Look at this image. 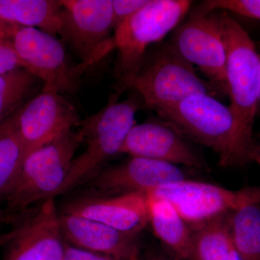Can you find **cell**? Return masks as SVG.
Returning a JSON list of instances; mask_svg holds the SVG:
<instances>
[{"label":"cell","instance_id":"cell-11","mask_svg":"<svg viewBox=\"0 0 260 260\" xmlns=\"http://www.w3.org/2000/svg\"><path fill=\"white\" fill-rule=\"evenodd\" d=\"M245 188L233 191L208 183L186 180L149 191L148 198L167 200L191 229L225 216L236 209Z\"/></svg>","mask_w":260,"mask_h":260},{"label":"cell","instance_id":"cell-12","mask_svg":"<svg viewBox=\"0 0 260 260\" xmlns=\"http://www.w3.org/2000/svg\"><path fill=\"white\" fill-rule=\"evenodd\" d=\"M14 114L25 158L80 123L74 106L49 90H42Z\"/></svg>","mask_w":260,"mask_h":260},{"label":"cell","instance_id":"cell-32","mask_svg":"<svg viewBox=\"0 0 260 260\" xmlns=\"http://www.w3.org/2000/svg\"><path fill=\"white\" fill-rule=\"evenodd\" d=\"M156 260H171V259H158Z\"/></svg>","mask_w":260,"mask_h":260},{"label":"cell","instance_id":"cell-4","mask_svg":"<svg viewBox=\"0 0 260 260\" xmlns=\"http://www.w3.org/2000/svg\"><path fill=\"white\" fill-rule=\"evenodd\" d=\"M83 141L81 129L73 128L27 155L5 198L7 210L20 213L30 205L54 198Z\"/></svg>","mask_w":260,"mask_h":260},{"label":"cell","instance_id":"cell-8","mask_svg":"<svg viewBox=\"0 0 260 260\" xmlns=\"http://www.w3.org/2000/svg\"><path fill=\"white\" fill-rule=\"evenodd\" d=\"M171 42L222 95H228L227 49L221 13L200 8L175 29Z\"/></svg>","mask_w":260,"mask_h":260},{"label":"cell","instance_id":"cell-3","mask_svg":"<svg viewBox=\"0 0 260 260\" xmlns=\"http://www.w3.org/2000/svg\"><path fill=\"white\" fill-rule=\"evenodd\" d=\"M122 93L116 90L102 110L80 123L86 148L75 157L56 196L91 180L107 160L120 152L128 133L136 124L135 115L140 108L135 99L119 102Z\"/></svg>","mask_w":260,"mask_h":260},{"label":"cell","instance_id":"cell-28","mask_svg":"<svg viewBox=\"0 0 260 260\" xmlns=\"http://www.w3.org/2000/svg\"><path fill=\"white\" fill-rule=\"evenodd\" d=\"M250 161L256 162L260 167V144L258 143H255L251 150Z\"/></svg>","mask_w":260,"mask_h":260},{"label":"cell","instance_id":"cell-24","mask_svg":"<svg viewBox=\"0 0 260 260\" xmlns=\"http://www.w3.org/2000/svg\"><path fill=\"white\" fill-rule=\"evenodd\" d=\"M19 68L25 69V65L15 50L8 24L0 21V75Z\"/></svg>","mask_w":260,"mask_h":260},{"label":"cell","instance_id":"cell-22","mask_svg":"<svg viewBox=\"0 0 260 260\" xmlns=\"http://www.w3.org/2000/svg\"><path fill=\"white\" fill-rule=\"evenodd\" d=\"M36 80L23 68L0 75V122L21 104L34 88Z\"/></svg>","mask_w":260,"mask_h":260},{"label":"cell","instance_id":"cell-10","mask_svg":"<svg viewBox=\"0 0 260 260\" xmlns=\"http://www.w3.org/2000/svg\"><path fill=\"white\" fill-rule=\"evenodd\" d=\"M59 35L81 59L84 70L115 49L111 37L112 0H61Z\"/></svg>","mask_w":260,"mask_h":260},{"label":"cell","instance_id":"cell-30","mask_svg":"<svg viewBox=\"0 0 260 260\" xmlns=\"http://www.w3.org/2000/svg\"><path fill=\"white\" fill-rule=\"evenodd\" d=\"M129 260H139V259H138V251H136V252L133 254V256L130 258Z\"/></svg>","mask_w":260,"mask_h":260},{"label":"cell","instance_id":"cell-16","mask_svg":"<svg viewBox=\"0 0 260 260\" xmlns=\"http://www.w3.org/2000/svg\"><path fill=\"white\" fill-rule=\"evenodd\" d=\"M59 221L65 242L80 249L127 260L138 251L137 236L100 222L64 212Z\"/></svg>","mask_w":260,"mask_h":260},{"label":"cell","instance_id":"cell-1","mask_svg":"<svg viewBox=\"0 0 260 260\" xmlns=\"http://www.w3.org/2000/svg\"><path fill=\"white\" fill-rule=\"evenodd\" d=\"M155 112L186 139L211 149L220 167H240L249 162L241 148L232 110L217 98L194 94Z\"/></svg>","mask_w":260,"mask_h":260},{"label":"cell","instance_id":"cell-15","mask_svg":"<svg viewBox=\"0 0 260 260\" xmlns=\"http://www.w3.org/2000/svg\"><path fill=\"white\" fill-rule=\"evenodd\" d=\"M62 212L91 219L135 236L149 223L148 199L141 193L82 198L70 202Z\"/></svg>","mask_w":260,"mask_h":260},{"label":"cell","instance_id":"cell-7","mask_svg":"<svg viewBox=\"0 0 260 260\" xmlns=\"http://www.w3.org/2000/svg\"><path fill=\"white\" fill-rule=\"evenodd\" d=\"M8 24L13 45L25 69L42 80L43 90L61 95L78 90L80 75L85 70L80 64H72L59 39L32 27Z\"/></svg>","mask_w":260,"mask_h":260},{"label":"cell","instance_id":"cell-29","mask_svg":"<svg viewBox=\"0 0 260 260\" xmlns=\"http://www.w3.org/2000/svg\"><path fill=\"white\" fill-rule=\"evenodd\" d=\"M229 260H241L239 256H238L237 251L234 249V246L232 245L231 246L230 254H229Z\"/></svg>","mask_w":260,"mask_h":260},{"label":"cell","instance_id":"cell-20","mask_svg":"<svg viewBox=\"0 0 260 260\" xmlns=\"http://www.w3.org/2000/svg\"><path fill=\"white\" fill-rule=\"evenodd\" d=\"M24 158L23 146L13 114L0 122V200L6 198Z\"/></svg>","mask_w":260,"mask_h":260},{"label":"cell","instance_id":"cell-2","mask_svg":"<svg viewBox=\"0 0 260 260\" xmlns=\"http://www.w3.org/2000/svg\"><path fill=\"white\" fill-rule=\"evenodd\" d=\"M226 44V78L229 106L243 153L250 161L254 143L253 127L260 95L259 54L250 36L227 12H221Z\"/></svg>","mask_w":260,"mask_h":260},{"label":"cell","instance_id":"cell-26","mask_svg":"<svg viewBox=\"0 0 260 260\" xmlns=\"http://www.w3.org/2000/svg\"><path fill=\"white\" fill-rule=\"evenodd\" d=\"M63 260H127L120 259L107 254L85 250L65 242Z\"/></svg>","mask_w":260,"mask_h":260},{"label":"cell","instance_id":"cell-14","mask_svg":"<svg viewBox=\"0 0 260 260\" xmlns=\"http://www.w3.org/2000/svg\"><path fill=\"white\" fill-rule=\"evenodd\" d=\"M182 169L170 162L141 157L107 169H102L90 181L94 189L102 193L131 194L149 191L186 180Z\"/></svg>","mask_w":260,"mask_h":260},{"label":"cell","instance_id":"cell-9","mask_svg":"<svg viewBox=\"0 0 260 260\" xmlns=\"http://www.w3.org/2000/svg\"><path fill=\"white\" fill-rule=\"evenodd\" d=\"M9 231L0 235L3 260H63L65 241L54 198L15 214Z\"/></svg>","mask_w":260,"mask_h":260},{"label":"cell","instance_id":"cell-31","mask_svg":"<svg viewBox=\"0 0 260 260\" xmlns=\"http://www.w3.org/2000/svg\"><path fill=\"white\" fill-rule=\"evenodd\" d=\"M259 54V73H260V52L258 53ZM260 114V95L259 99V104H258V109H257V114Z\"/></svg>","mask_w":260,"mask_h":260},{"label":"cell","instance_id":"cell-19","mask_svg":"<svg viewBox=\"0 0 260 260\" xmlns=\"http://www.w3.org/2000/svg\"><path fill=\"white\" fill-rule=\"evenodd\" d=\"M0 21L32 27L56 37L61 27L60 1L0 0Z\"/></svg>","mask_w":260,"mask_h":260},{"label":"cell","instance_id":"cell-23","mask_svg":"<svg viewBox=\"0 0 260 260\" xmlns=\"http://www.w3.org/2000/svg\"><path fill=\"white\" fill-rule=\"evenodd\" d=\"M201 7L208 11L220 10L260 20V0H208Z\"/></svg>","mask_w":260,"mask_h":260},{"label":"cell","instance_id":"cell-18","mask_svg":"<svg viewBox=\"0 0 260 260\" xmlns=\"http://www.w3.org/2000/svg\"><path fill=\"white\" fill-rule=\"evenodd\" d=\"M148 198V197H147ZM149 223L154 234L179 260H191L192 233L167 200L148 198Z\"/></svg>","mask_w":260,"mask_h":260},{"label":"cell","instance_id":"cell-27","mask_svg":"<svg viewBox=\"0 0 260 260\" xmlns=\"http://www.w3.org/2000/svg\"><path fill=\"white\" fill-rule=\"evenodd\" d=\"M15 214L10 213L7 210L0 209V225L10 224L13 221Z\"/></svg>","mask_w":260,"mask_h":260},{"label":"cell","instance_id":"cell-25","mask_svg":"<svg viewBox=\"0 0 260 260\" xmlns=\"http://www.w3.org/2000/svg\"><path fill=\"white\" fill-rule=\"evenodd\" d=\"M150 0H112L113 28L115 30Z\"/></svg>","mask_w":260,"mask_h":260},{"label":"cell","instance_id":"cell-17","mask_svg":"<svg viewBox=\"0 0 260 260\" xmlns=\"http://www.w3.org/2000/svg\"><path fill=\"white\" fill-rule=\"evenodd\" d=\"M229 234L241 260H260V186L246 187L229 215Z\"/></svg>","mask_w":260,"mask_h":260},{"label":"cell","instance_id":"cell-21","mask_svg":"<svg viewBox=\"0 0 260 260\" xmlns=\"http://www.w3.org/2000/svg\"><path fill=\"white\" fill-rule=\"evenodd\" d=\"M229 214L191 229V260H229L232 246L229 234Z\"/></svg>","mask_w":260,"mask_h":260},{"label":"cell","instance_id":"cell-5","mask_svg":"<svg viewBox=\"0 0 260 260\" xmlns=\"http://www.w3.org/2000/svg\"><path fill=\"white\" fill-rule=\"evenodd\" d=\"M129 88L141 95L145 107L154 111L194 94L223 96L208 80L197 75L194 66L171 42H160L147 51Z\"/></svg>","mask_w":260,"mask_h":260},{"label":"cell","instance_id":"cell-13","mask_svg":"<svg viewBox=\"0 0 260 260\" xmlns=\"http://www.w3.org/2000/svg\"><path fill=\"white\" fill-rule=\"evenodd\" d=\"M119 153L208 170L204 158L188 139L162 119L135 124Z\"/></svg>","mask_w":260,"mask_h":260},{"label":"cell","instance_id":"cell-6","mask_svg":"<svg viewBox=\"0 0 260 260\" xmlns=\"http://www.w3.org/2000/svg\"><path fill=\"white\" fill-rule=\"evenodd\" d=\"M192 2L189 0H150L114 30V47L118 51L116 90L125 91L149 47L161 42L177 28L187 14Z\"/></svg>","mask_w":260,"mask_h":260}]
</instances>
